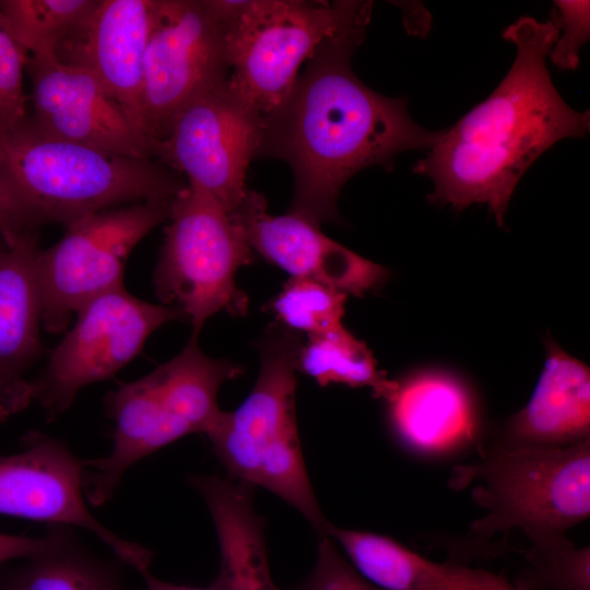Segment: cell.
<instances>
[{
    "mask_svg": "<svg viewBox=\"0 0 590 590\" xmlns=\"http://www.w3.org/2000/svg\"><path fill=\"white\" fill-rule=\"evenodd\" d=\"M11 414L9 409L4 405V403L0 399V422L7 420V417Z\"/></svg>",
    "mask_w": 590,
    "mask_h": 590,
    "instance_id": "cell-33",
    "label": "cell"
},
{
    "mask_svg": "<svg viewBox=\"0 0 590 590\" xmlns=\"http://www.w3.org/2000/svg\"><path fill=\"white\" fill-rule=\"evenodd\" d=\"M83 480V464L66 445L31 435L23 451L0 457V514L86 529L138 571L149 568L150 550L118 536L91 514Z\"/></svg>",
    "mask_w": 590,
    "mask_h": 590,
    "instance_id": "cell-14",
    "label": "cell"
},
{
    "mask_svg": "<svg viewBox=\"0 0 590 590\" xmlns=\"http://www.w3.org/2000/svg\"><path fill=\"white\" fill-rule=\"evenodd\" d=\"M298 370L319 386L332 384L353 388H369L373 396L385 401L397 389V380L378 369L377 362L365 342L343 326L309 337L299 352Z\"/></svg>",
    "mask_w": 590,
    "mask_h": 590,
    "instance_id": "cell-22",
    "label": "cell"
},
{
    "mask_svg": "<svg viewBox=\"0 0 590 590\" xmlns=\"http://www.w3.org/2000/svg\"><path fill=\"white\" fill-rule=\"evenodd\" d=\"M224 27L229 83L262 116L290 93L298 70L320 44L368 25L373 2L362 0H211Z\"/></svg>",
    "mask_w": 590,
    "mask_h": 590,
    "instance_id": "cell-7",
    "label": "cell"
},
{
    "mask_svg": "<svg viewBox=\"0 0 590 590\" xmlns=\"http://www.w3.org/2000/svg\"><path fill=\"white\" fill-rule=\"evenodd\" d=\"M554 5L552 21L559 33L548 58L560 70H575L579 51L590 36V2L557 0Z\"/></svg>",
    "mask_w": 590,
    "mask_h": 590,
    "instance_id": "cell-28",
    "label": "cell"
},
{
    "mask_svg": "<svg viewBox=\"0 0 590 590\" xmlns=\"http://www.w3.org/2000/svg\"><path fill=\"white\" fill-rule=\"evenodd\" d=\"M387 400L393 434L410 451L445 457L476 445L480 414L470 387L458 376L425 369L397 380Z\"/></svg>",
    "mask_w": 590,
    "mask_h": 590,
    "instance_id": "cell-17",
    "label": "cell"
},
{
    "mask_svg": "<svg viewBox=\"0 0 590 590\" xmlns=\"http://www.w3.org/2000/svg\"><path fill=\"white\" fill-rule=\"evenodd\" d=\"M327 534L361 575L385 590H515L492 571L455 560H429L385 535L331 523Z\"/></svg>",
    "mask_w": 590,
    "mask_h": 590,
    "instance_id": "cell-20",
    "label": "cell"
},
{
    "mask_svg": "<svg viewBox=\"0 0 590 590\" xmlns=\"http://www.w3.org/2000/svg\"><path fill=\"white\" fill-rule=\"evenodd\" d=\"M28 232H34V228L0 170V239L12 246Z\"/></svg>",
    "mask_w": 590,
    "mask_h": 590,
    "instance_id": "cell-30",
    "label": "cell"
},
{
    "mask_svg": "<svg viewBox=\"0 0 590 590\" xmlns=\"http://www.w3.org/2000/svg\"><path fill=\"white\" fill-rule=\"evenodd\" d=\"M153 9L154 0H98L83 28L56 54L91 72L146 138L141 99Z\"/></svg>",
    "mask_w": 590,
    "mask_h": 590,
    "instance_id": "cell-16",
    "label": "cell"
},
{
    "mask_svg": "<svg viewBox=\"0 0 590 590\" xmlns=\"http://www.w3.org/2000/svg\"><path fill=\"white\" fill-rule=\"evenodd\" d=\"M229 73L224 27L211 0H154L141 109L157 157L178 113Z\"/></svg>",
    "mask_w": 590,
    "mask_h": 590,
    "instance_id": "cell-10",
    "label": "cell"
},
{
    "mask_svg": "<svg viewBox=\"0 0 590 590\" xmlns=\"http://www.w3.org/2000/svg\"><path fill=\"white\" fill-rule=\"evenodd\" d=\"M450 480L455 488L473 483L472 499L485 511L471 523L476 541L514 529L529 542L564 535L590 515V439L559 449L491 442Z\"/></svg>",
    "mask_w": 590,
    "mask_h": 590,
    "instance_id": "cell-6",
    "label": "cell"
},
{
    "mask_svg": "<svg viewBox=\"0 0 590 590\" xmlns=\"http://www.w3.org/2000/svg\"><path fill=\"white\" fill-rule=\"evenodd\" d=\"M32 125L43 134L102 152L155 158L156 149L87 70L57 56H30Z\"/></svg>",
    "mask_w": 590,
    "mask_h": 590,
    "instance_id": "cell-13",
    "label": "cell"
},
{
    "mask_svg": "<svg viewBox=\"0 0 590 590\" xmlns=\"http://www.w3.org/2000/svg\"><path fill=\"white\" fill-rule=\"evenodd\" d=\"M170 201L137 202L83 216L66 226L56 245L38 249L35 270L47 331L63 332L86 303L122 286L129 255L168 219Z\"/></svg>",
    "mask_w": 590,
    "mask_h": 590,
    "instance_id": "cell-9",
    "label": "cell"
},
{
    "mask_svg": "<svg viewBox=\"0 0 590 590\" xmlns=\"http://www.w3.org/2000/svg\"><path fill=\"white\" fill-rule=\"evenodd\" d=\"M297 590H385L361 575L328 534L319 535L312 571Z\"/></svg>",
    "mask_w": 590,
    "mask_h": 590,
    "instance_id": "cell-29",
    "label": "cell"
},
{
    "mask_svg": "<svg viewBox=\"0 0 590 590\" xmlns=\"http://www.w3.org/2000/svg\"><path fill=\"white\" fill-rule=\"evenodd\" d=\"M240 374L237 364L206 356L192 335L170 361L108 393L114 446L108 457L91 463L96 471L83 480L87 500L103 505L135 462L186 435L206 434L222 412L221 386Z\"/></svg>",
    "mask_w": 590,
    "mask_h": 590,
    "instance_id": "cell-5",
    "label": "cell"
},
{
    "mask_svg": "<svg viewBox=\"0 0 590 590\" xmlns=\"http://www.w3.org/2000/svg\"><path fill=\"white\" fill-rule=\"evenodd\" d=\"M0 240H1V239H0ZM1 241H2V240H1ZM0 244H2V243H0Z\"/></svg>",
    "mask_w": 590,
    "mask_h": 590,
    "instance_id": "cell-34",
    "label": "cell"
},
{
    "mask_svg": "<svg viewBox=\"0 0 590 590\" xmlns=\"http://www.w3.org/2000/svg\"><path fill=\"white\" fill-rule=\"evenodd\" d=\"M167 220L153 279L162 305L177 308L197 337L217 312L246 314L248 300L237 287L236 274L255 256L232 214L187 181L172 199Z\"/></svg>",
    "mask_w": 590,
    "mask_h": 590,
    "instance_id": "cell-8",
    "label": "cell"
},
{
    "mask_svg": "<svg viewBox=\"0 0 590 590\" xmlns=\"http://www.w3.org/2000/svg\"><path fill=\"white\" fill-rule=\"evenodd\" d=\"M558 37L553 21L521 16L503 32L516 47L512 66L491 95L452 127L440 130L413 172L432 179L429 200L463 210L486 204L498 226L520 178L547 149L585 137L590 111L558 94L546 59Z\"/></svg>",
    "mask_w": 590,
    "mask_h": 590,
    "instance_id": "cell-2",
    "label": "cell"
},
{
    "mask_svg": "<svg viewBox=\"0 0 590 590\" xmlns=\"http://www.w3.org/2000/svg\"><path fill=\"white\" fill-rule=\"evenodd\" d=\"M346 297L317 281L290 278L268 306L280 324L312 337L343 326Z\"/></svg>",
    "mask_w": 590,
    "mask_h": 590,
    "instance_id": "cell-26",
    "label": "cell"
},
{
    "mask_svg": "<svg viewBox=\"0 0 590 590\" xmlns=\"http://www.w3.org/2000/svg\"><path fill=\"white\" fill-rule=\"evenodd\" d=\"M215 527L225 590H279L267 556L264 522L253 507V486L217 475H190Z\"/></svg>",
    "mask_w": 590,
    "mask_h": 590,
    "instance_id": "cell-21",
    "label": "cell"
},
{
    "mask_svg": "<svg viewBox=\"0 0 590 590\" xmlns=\"http://www.w3.org/2000/svg\"><path fill=\"white\" fill-rule=\"evenodd\" d=\"M252 249L291 278L317 281L346 295L363 296L382 285L389 271L327 237L292 213L273 215L266 198L247 189L231 213Z\"/></svg>",
    "mask_w": 590,
    "mask_h": 590,
    "instance_id": "cell-15",
    "label": "cell"
},
{
    "mask_svg": "<svg viewBox=\"0 0 590 590\" xmlns=\"http://www.w3.org/2000/svg\"><path fill=\"white\" fill-rule=\"evenodd\" d=\"M63 531L57 530L44 538H26L0 533V563L16 557H34L52 548Z\"/></svg>",
    "mask_w": 590,
    "mask_h": 590,
    "instance_id": "cell-31",
    "label": "cell"
},
{
    "mask_svg": "<svg viewBox=\"0 0 590 590\" xmlns=\"http://www.w3.org/2000/svg\"><path fill=\"white\" fill-rule=\"evenodd\" d=\"M32 558L7 590H122L116 570L64 532L52 548Z\"/></svg>",
    "mask_w": 590,
    "mask_h": 590,
    "instance_id": "cell-24",
    "label": "cell"
},
{
    "mask_svg": "<svg viewBox=\"0 0 590 590\" xmlns=\"http://www.w3.org/2000/svg\"><path fill=\"white\" fill-rule=\"evenodd\" d=\"M37 240L28 232L12 246L0 244V399L11 413L33 400L32 382L23 375L40 354Z\"/></svg>",
    "mask_w": 590,
    "mask_h": 590,
    "instance_id": "cell-19",
    "label": "cell"
},
{
    "mask_svg": "<svg viewBox=\"0 0 590 590\" xmlns=\"http://www.w3.org/2000/svg\"><path fill=\"white\" fill-rule=\"evenodd\" d=\"M303 341L280 323L259 341L253 388L234 411H222L205 434L228 477L260 486L295 508L318 535L330 524L306 470L296 422V374Z\"/></svg>",
    "mask_w": 590,
    "mask_h": 590,
    "instance_id": "cell-4",
    "label": "cell"
},
{
    "mask_svg": "<svg viewBox=\"0 0 590 590\" xmlns=\"http://www.w3.org/2000/svg\"><path fill=\"white\" fill-rule=\"evenodd\" d=\"M366 27L324 39L286 97L262 116L256 157L290 165L288 213L319 227L340 222L338 197L353 175L408 150H429L440 133L414 122L403 98L381 95L355 75L351 58Z\"/></svg>",
    "mask_w": 590,
    "mask_h": 590,
    "instance_id": "cell-1",
    "label": "cell"
},
{
    "mask_svg": "<svg viewBox=\"0 0 590 590\" xmlns=\"http://www.w3.org/2000/svg\"><path fill=\"white\" fill-rule=\"evenodd\" d=\"M261 130L262 114L227 79L178 113L157 158L232 213L248 189Z\"/></svg>",
    "mask_w": 590,
    "mask_h": 590,
    "instance_id": "cell-12",
    "label": "cell"
},
{
    "mask_svg": "<svg viewBox=\"0 0 590 590\" xmlns=\"http://www.w3.org/2000/svg\"><path fill=\"white\" fill-rule=\"evenodd\" d=\"M0 170L33 228L67 226L126 204L172 200L186 185L160 161L49 138L28 117L0 138Z\"/></svg>",
    "mask_w": 590,
    "mask_h": 590,
    "instance_id": "cell-3",
    "label": "cell"
},
{
    "mask_svg": "<svg viewBox=\"0 0 590 590\" xmlns=\"http://www.w3.org/2000/svg\"><path fill=\"white\" fill-rule=\"evenodd\" d=\"M515 590H590V550L564 535L530 542Z\"/></svg>",
    "mask_w": 590,
    "mask_h": 590,
    "instance_id": "cell-25",
    "label": "cell"
},
{
    "mask_svg": "<svg viewBox=\"0 0 590 590\" xmlns=\"http://www.w3.org/2000/svg\"><path fill=\"white\" fill-rule=\"evenodd\" d=\"M98 0H0L3 21L30 56H52L86 24Z\"/></svg>",
    "mask_w": 590,
    "mask_h": 590,
    "instance_id": "cell-23",
    "label": "cell"
},
{
    "mask_svg": "<svg viewBox=\"0 0 590 590\" xmlns=\"http://www.w3.org/2000/svg\"><path fill=\"white\" fill-rule=\"evenodd\" d=\"M528 403L500 426L492 442L506 447L559 449L590 439V370L551 338Z\"/></svg>",
    "mask_w": 590,
    "mask_h": 590,
    "instance_id": "cell-18",
    "label": "cell"
},
{
    "mask_svg": "<svg viewBox=\"0 0 590 590\" xmlns=\"http://www.w3.org/2000/svg\"><path fill=\"white\" fill-rule=\"evenodd\" d=\"M139 573L145 580L146 590H225L219 578L206 588H192L160 580L149 571V568L141 569Z\"/></svg>",
    "mask_w": 590,
    "mask_h": 590,
    "instance_id": "cell-32",
    "label": "cell"
},
{
    "mask_svg": "<svg viewBox=\"0 0 590 590\" xmlns=\"http://www.w3.org/2000/svg\"><path fill=\"white\" fill-rule=\"evenodd\" d=\"M76 315L45 371L32 382L33 399L48 418L64 412L81 388L110 378L126 366L161 326L182 319L177 308L141 300L123 286L93 298Z\"/></svg>",
    "mask_w": 590,
    "mask_h": 590,
    "instance_id": "cell-11",
    "label": "cell"
},
{
    "mask_svg": "<svg viewBox=\"0 0 590 590\" xmlns=\"http://www.w3.org/2000/svg\"><path fill=\"white\" fill-rule=\"evenodd\" d=\"M28 57L8 30L0 12V138L27 119L23 71Z\"/></svg>",
    "mask_w": 590,
    "mask_h": 590,
    "instance_id": "cell-27",
    "label": "cell"
}]
</instances>
